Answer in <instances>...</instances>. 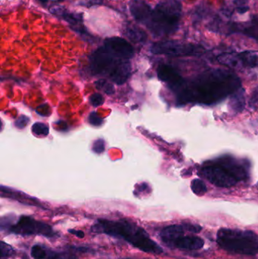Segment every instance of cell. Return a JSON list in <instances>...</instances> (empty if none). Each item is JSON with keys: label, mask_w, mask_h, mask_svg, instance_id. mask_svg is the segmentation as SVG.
<instances>
[{"label": "cell", "mask_w": 258, "mask_h": 259, "mask_svg": "<svg viewBox=\"0 0 258 259\" xmlns=\"http://www.w3.org/2000/svg\"><path fill=\"white\" fill-rule=\"evenodd\" d=\"M151 53L154 55L180 57L202 55L205 49L202 46L177 40H165L154 42L151 47Z\"/></svg>", "instance_id": "cell-6"}, {"label": "cell", "mask_w": 258, "mask_h": 259, "mask_svg": "<svg viewBox=\"0 0 258 259\" xmlns=\"http://www.w3.org/2000/svg\"><path fill=\"white\" fill-rule=\"evenodd\" d=\"M215 162L224 167L238 181L245 180L247 178V170L245 166L234 158L230 156L221 157Z\"/></svg>", "instance_id": "cell-12"}, {"label": "cell", "mask_w": 258, "mask_h": 259, "mask_svg": "<svg viewBox=\"0 0 258 259\" xmlns=\"http://www.w3.org/2000/svg\"><path fill=\"white\" fill-rule=\"evenodd\" d=\"M94 152L97 153H101L105 151V142L104 140L99 139L94 143L93 147H92Z\"/></svg>", "instance_id": "cell-29"}, {"label": "cell", "mask_w": 258, "mask_h": 259, "mask_svg": "<svg viewBox=\"0 0 258 259\" xmlns=\"http://www.w3.org/2000/svg\"><path fill=\"white\" fill-rule=\"evenodd\" d=\"M89 63L94 74L108 76L118 85L125 83L130 75L131 67L129 60L118 57L104 45L92 53Z\"/></svg>", "instance_id": "cell-4"}, {"label": "cell", "mask_w": 258, "mask_h": 259, "mask_svg": "<svg viewBox=\"0 0 258 259\" xmlns=\"http://www.w3.org/2000/svg\"><path fill=\"white\" fill-rule=\"evenodd\" d=\"M89 122L93 126H100L102 124V119L98 117L96 112H93L89 115Z\"/></svg>", "instance_id": "cell-27"}, {"label": "cell", "mask_w": 258, "mask_h": 259, "mask_svg": "<svg viewBox=\"0 0 258 259\" xmlns=\"http://www.w3.org/2000/svg\"><path fill=\"white\" fill-rule=\"evenodd\" d=\"M15 251L12 246H9L4 242H1V256L2 258H7L15 255Z\"/></svg>", "instance_id": "cell-23"}, {"label": "cell", "mask_w": 258, "mask_h": 259, "mask_svg": "<svg viewBox=\"0 0 258 259\" xmlns=\"http://www.w3.org/2000/svg\"><path fill=\"white\" fill-rule=\"evenodd\" d=\"M95 84L97 89L104 91L106 94H112L115 92L113 85L108 82L107 80H98V81L95 82Z\"/></svg>", "instance_id": "cell-20"}, {"label": "cell", "mask_w": 258, "mask_h": 259, "mask_svg": "<svg viewBox=\"0 0 258 259\" xmlns=\"http://www.w3.org/2000/svg\"><path fill=\"white\" fill-rule=\"evenodd\" d=\"M217 243L230 253L245 255L258 253V235L248 230L221 228L217 233Z\"/></svg>", "instance_id": "cell-5"}, {"label": "cell", "mask_w": 258, "mask_h": 259, "mask_svg": "<svg viewBox=\"0 0 258 259\" xmlns=\"http://www.w3.org/2000/svg\"><path fill=\"white\" fill-rule=\"evenodd\" d=\"M91 231L96 234H105L123 239L135 248L147 253L160 255L164 252L163 249L150 238L145 230L128 221L98 220L91 228Z\"/></svg>", "instance_id": "cell-3"}, {"label": "cell", "mask_w": 258, "mask_h": 259, "mask_svg": "<svg viewBox=\"0 0 258 259\" xmlns=\"http://www.w3.org/2000/svg\"><path fill=\"white\" fill-rule=\"evenodd\" d=\"M103 45L121 59L129 60L134 55L133 46L124 38L119 36L107 38L105 39Z\"/></svg>", "instance_id": "cell-10"}, {"label": "cell", "mask_w": 258, "mask_h": 259, "mask_svg": "<svg viewBox=\"0 0 258 259\" xmlns=\"http://www.w3.org/2000/svg\"><path fill=\"white\" fill-rule=\"evenodd\" d=\"M239 60L243 67L258 68V51H244L238 53Z\"/></svg>", "instance_id": "cell-18"}, {"label": "cell", "mask_w": 258, "mask_h": 259, "mask_svg": "<svg viewBox=\"0 0 258 259\" xmlns=\"http://www.w3.org/2000/svg\"><path fill=\"white\" fill-rule=\"evenodd\" d=\"M183 225H184L186 231H189V232L194 233V234H198V233L201 232V230H202V228L198 225H194V224L188 223L183 224Z\"/></svg>", "instance_id": "cell-28"}, {"label": "cell", "mask_w": 258, "mask_h": 259, "mask_svg": "<svg viewBox=\"0 0 258 259\" xmlns=\"http://www.w3.org/2000/svg\"><path fill=\"white\" fill-rule=\"evenodd\" d=\"M218 61L221 65L230 68L239 69L242 68L238 53H223L218 56Z\"/></svg>", "instance_id": "cell-17"}, {"label": "cell", "mask_w": 258, "mask_h": 259, "mask_svg": "<svg viewBox=\"0 0 258 259\" xmlns=\"http://www.w3.org/2000/svg\"><path fill=\"white\" fill-rule=\"evenodd\" d=\"M257 26H258V18H257Z\"/></svg>", "instance_id": "cell-34"}, {"label": "cell", "mask_w": 258, "mask_h": 259, "mask_svg": "<svg viewBox=\"0 0 258 259\" xmlns=\"http://www.w3.org/2000/svg\"><path fill=\"white\" fill-rule=\"evenodd\" d=\"M30 255L32 258L34 259H45L46 258L47 254L42 246L39 245H35L32 247Z\"/></svg>", "instance_id": "cell-22"}, {"label": "cell", "mask_w": 258, "mask_h": 259, "mask_svg": "<svg viewBox=\"0 0 258 259\" xmlns=\"http://www.w3.org/2000/svg\"><path fill=\"white\" fill-rule=\"evenodd\" d=\"M240 79L231 71L211 69L198 75L192 83L183 85L177 92L179 104L197 103L212 105L240 89Z\"/></svg>", "instance_id": "cell-1"}, {"label": "cell", "mask_w": 258, "mask_h": 259, "mask_svg": "<svg viewBox=\"0 0 258 259\" xmlns=\"http://www.w3.org/2000/svg\"><path fill=\"white\" fill-rule=\"evenodd\" d=\"M104 3V0H79L77 4L83 7L90 8L92 6H101Z\"/></svg>", "instance_id": "cell-24"}, {"label": "cell", "mask_w": 258, "mask_h": 259, "mask_svg": "<svg viewBox=\"0 0 258 259\" xmlns=\"http://www.w3.org/2000/svg\"><path fill=\"white\" fill-rule=\"evenodd\" d=\"M90 103L92 106H99L104 103V99H103L102 96L99 94H94L91 96L90 97Z\"/></svg>", "instance_id": "cell-26"}, {"label": "cell", "mask_w": 258, "mask_h": 259, "mask_svg": "<svg viewBox=\"0 0 258 259\" xmlns=\"http://www.w3.org/2000/svg\"><path fill=\"white\" fill-rule=\"evenodd\" d=\"M186 231L183 225H170L161 231L160 237L165 245L171 248L174 242L179 237L184 235Z\"/></svg>", "instance_id": "cell-14"}, {"label": "cell", "mask_w": 258, "mask_h": 259, "mask_svg": "<svg viewBox=\"0 0 258 259\" xmlns=\"http://www.w3.org/2000/svg\"><path fill=\"white\" fill-rule=\"evenodd\" d=\"M230 110L235 113L242 112L245 106V91L240 88L237 91L232 94L230 97Z\"/></svg>", "instance_id": "cell-16"}, {"label": "cell", "mask_w": 258, "mask_h": 259, "mask_svg": "<svg viewBox=\"0 0 258 259\" xmlns=\"http://www.w3.org/2000/svg\"><path fill=\"white\" fill-rule=\"evenodd\" d=\"M123 34L127 37V39L131 40L132 42H136V44L145 42L148 38L145 30L133 24H127L124 27Z\"/></svg>", "instance_id": "cell-15"}, {"label": "cell", "mask_w": 258, "mask_h": 259, "mask_svg": "<svg viewBox=\"0 0 258 259\" xmlns=\"http://www.w3.org/2000/svg\"><path fill=\"white\" fill-rule=\"evenodd\" d=\"M129 9L138 23L145 26L153 36L161 37L178 30L183 5L180 0H162L151 8L145 0H130Z\"/></svg>", "instance_id": "cell-2"}, {"label": "cell", "mask_w": 258, "mask_h": 259, "mask_svg": "<svg viewBox=\"0 0 258 259\" xmlns=\"http://www.w3.org/2000/svg\"><path fill=\"white\" fill-rule=\"evenodd\" d=\"M32 131L35 135L43 136V137L48 135V132H49L48 126L40 122L35 123L32 127Z\"/></svg>", "instance_id": "cell-21"}, {"label": "cell", "mask_w": 258, "mask_h": 259, "mask_svg": "<svg viewBox=\"0 0 258 259\" xmlns=\"http://www.w3.org/2000/svg\"><path fill=\"white\" fill-rule=\"evenodd\" d=\"M50 13L62 18L71 26L73 30L80 34L86 35L84 26L83 24V14L71 12L62 6H53L49 8Z\"/></svg>", "instance_id": "cell-9"}, {"label": "cell", "mask_w": 258, "mask_h": 259, "mask_svg": "<svg viewBox=\"0 0 258 259\" xmlns=\"http://www.w3.org/2000/svg\"><path fill=\"white\" fill-rule=\"evenodd\" d=\"M204 241L196 236H182L173 243L171 248H177L183 250H197L204 246Z\"/></svg>", "instance_id": "cell-13"}, {"label": "cell", "mask_w": 258, "mask_h": 259, "mask_svg": "<svg viewBox=\"0 0 258 259\" xmlns=\"http://www.w3.org/2000/svg\"><path fill=\"white\" fill-rule=\"evenodd\" d=\"M28 121L29 119L27 117L21 116V118L17 120L16 122H15V125L19 127V128H24V127L27 125Z\"/></svg>", "instance_id": "cell-30"}, {"label": "cell", "mask_w": 258, "mask_h": 259, "mask_svg": "<svg viewBox=\"0 0 258 259\" xmlns=\"http://www.w3.org/2000/svg\"><path fill=\"white\" fill-rule=\"evenodd\" d=\"M68 232H69L70 234H74V235H75L76 237H77L78 238L80 239L83 238L85 236L84 233H83L82 231H79V230L70 229L68 230Z\"/></svg>", "instance_id": "cell-31"}, {"label": "cell", "mask_w": 258, "mask_h": 259, "mask_svg": "<svg viewBox=\"0 0 258 259\" xmlns=\"http://www.w3.org/2000/svg\"><path fill=\"white\" fill-rule=\"evenodd\" d=\"M249 106L254 110L258 111V86L251 94V99L249 100Z\"/></svg>", "instance_id": "cell-25"}, {"label": "cell", "mask_w": 258, "mask_h": 259, "mask_svg": "<svg viewBox=\"0 0 258 259\" xmlns=\"http://www.w3.org/2000/svg\"><path fill=\"white\" fill-rule=\"evenodd\" d=\"M121 259H132V258H121Z\"/></svg>", "instance_id": "cell-33"}, {"label": "cell", "mask_w": 258, "mask_h": 259, "mask_svg": "<svg viewBox=\"0 0 258 259\" xmlns=\"http://www.w3.org/2000/svg\"><path fill=\"white\" fill-rule=\"evenodd\" d=\"M9 230L12 234L21 236L40 235L53 237L56 235L50 225L27 216L20 218L18 222L11 226Z\"/></svg>", "instance_id": "cell-7"}, {"label": "cell", "mask_w": 258, "mask_h": 259, "mask_svg": "<svg viewBox=\"0 0 258 259\" xmlns=\"http://www.w3.org/2000/svg\"><path fill=\"white\" fill-rule=\"evenodd\" d=\"M191 189L192 192L198 196H204L208 191L205 184L200 179H194L192 181Z\"/></svg>", "instance_id": "cell-19"}, {"label": "cell", "mask_w": 258, "mask_h": 259, "mask_svg": "<svg viewBox=\"0 0 258 259\" xmlns=\"http://www.w3.org/2000/svg\"><path fill=\"white\" fill-rule=\"evenodd\" d=\"M201 173L212 184L218 187L229 188L233 187L239 182L224 167L215 162L203 167Z\"/></svg>", "instance_id": "cell-8"}, {"label": "cell", "mask_w": 258, "mask_h": 259, "mask_svg": "<svg viewBox=\"0 0 258 259\" xmlns=\"http://www.w3.org/2000/svg\"><path fill=\"white\" fill-rule=\"evenodd\" d=\"M74 249L75 250L78 251V252H91L90 249H87V248L84 247H73Z\"/></svg>", "instance_id": "cell-32"}, {"label": "cell", "mask_w": 258, "mask_h": 259, "mask_svg": "<svg viewBox=\"0 0 258 259\" xmlns=\"http://www.w3.org/2000/svg\"><path fill=\"white\" fill-rule=\"evenodd\" d=\"M158 77L162 81L168 83L169 88L177 92L184 85L185 80L172 67L162 65L158 68Z\"/></svg>", "instance_id": "cell-11"}]
</instances>
